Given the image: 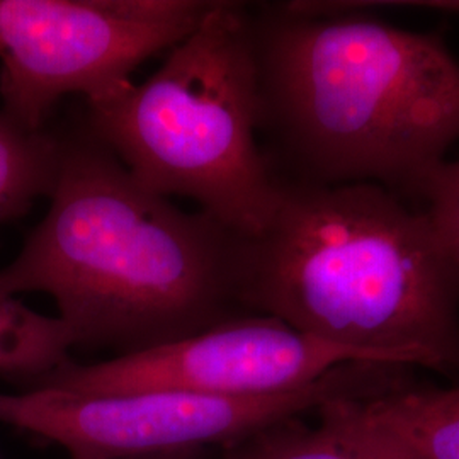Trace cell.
I'll return each instance as SVG.
<instances>
[{
  "label": "cell",
  "mask_w": 459,
  "mask_h": 459,
  "mask_svg": "<svg viewBox=\"0 0 459 459\" xmlns=\"http://www.w3.org/2000/svg\"><path fill=\"white\" fill-rule=\"evenodd\" d=\"M214 0H0L4 115L43 130L66 96L113 94L193 33Z\"/></svg>",
  "instance_id": "obj_6"
},
{
  "label": "cell",
  "mask_w": 459,
  "mask_h": 459,
  "mask_svg": "<svg viewBox=\"0 0 459 459\" xmlns=\"http://www.w3.org/2000/svg\"><path fill=\"white\" fill-rule=\"evenodd\" d=\"M242 237L150 191L87 132L64 140L49 208L0 293L48 295L75 349L142 352L250 315Z\"/></svg>",
  "instance_id": "obj_1"
},
{
  "label": "cell",
  "mask_w": 459,
  "mask_h": 459,
  "mask_svg": "<svg viewBox=\"0 0 459 459\" xmlns=\"http://www.w3.org/2000/svg\"><path fill=\"white\" fill-rule=\"evenodd\" d=\"M240 301L371 361L459 379V278L426 213L377 184L282 181L269 225L242 240Z\"/></svg>",
  "instance_id": "obj_3"
},
{
  "label": "cell",
  "mask_w": 459,
  "mask_h": 459,
  "mask_svg": "<svg viewBox=\"0 0 459 459\" xmlns=\"http://www.w3.org/2000/svg\"><path fill=\"white\" fill-rule=\"evenodd\" d=\"M368 398H335L313 411L265 427L220 449L221 459H419L394 432L377 424ZM310 415V413H308Z\"/></svg>",
  "instance_id": "obj_8"
},
{
  "label": "cell",
  "mask_w": 459,
  "mask_h": 459,
  "mask_svg": "<svg viewBox=\"0 0 459 459\" xmlns=\"http://www.w3.org/2000/svg\"><path fill=\"white\" fill-rule=\"evenodd\" d=\"M89 133L136 181L195 201L242 238L276 213L282 179L257 143L263 96L254 16L214 0L143 83L87 102Z\"/></svg>",
  "instance_id": "obj_4"
},
{
  "label": "cell",
  "mask_w": 459,
  "mask_h": 459,
  "mask_svg": "<svg viewBox=\"0 0 459 459\" xmlns=\"http://www.w3.org/2000/svg\"><path fill=\"white\" fill-rule=\"evenodd\" d=\"M371 361L269 315H242L196 335L106 361L66 362L33 388L72 394L252 398L308 386L347 362Z\"/></svg>",
  "instance_id": "obj_7"
},
{
  "label": "cell",
  "mask_w": 459,
  "mask_h": 459,
  "mask_svg": "<svg viewBox=\"0 0 459 459\" xmlns=\"http://www.w3.org/2000/svg\"><path fill=\"white\" fill-rule=\"evenodd\" d=\"M64 140L31 132L0 113V223L49 197L58 176Z\"/></svg>",
  "instance_id": "obj_11"
},
{
  "label": "cell",
  "mask_w": 459,
  "mask_h": 459,
  "mask_svg": "<svg viewBox=\"0 0 459 459\" xmlns=\"http://www.w3.org/2000/svg\"><path fill=\"white\" fill-rule=\"evenodd\" d=\"M263 130L307 184L422 196L459 142V60L441 38L351 2H286L254 17Z\"/></svg>",
  "instance_id": "obj_2"
},
{
  "label": "cell",
  "mask_w": 459,
  "mask_h": 459,
  "mask_svg": "<svg viewBox=\"0 0 459 459\" xmlns=\"http://www.w3.org/2000/svg\"><path fill=\"white\" fill-rule=\"evenodd\" d=\"M436 238L459 278V159L446 160L419 199Z\"/></svg>",
  "instance_id": "obj_12"
},
{
  "label": "cell",
  "mask_w": 459,
  "mask_h": 459,
  "mask_svg": "<svg viewBox=\"0 0 459 459\" xmlns=\"http://www.w3.org/2000/svg\"><path fill=\"white\" fill-rule=\"evenodd\" d=\"M75 349L60 316L36 312L16 296L0 293V375L26 390L64 366Z\"/></svg>",
  "instance_id": "obj_10"
},
{
  "label": "cell",
  "mask_w": 459,
  "mask_h": 459,
  "mask_svg": "<svg viewBox=\"0 0 459 459\" xmlns=\"http://www.w3.org/2000/svg\"><path fill=\"white\" fill-rule=\"evenodd\" d=\"M413 377L411 366L347 362L308 386L252 398L197 394H72L51 388L0 394V424L64 447L68 456H150L195 447L221 449L335 398H373Z\"/></svg>",
  "instance_id": "obj_5"
},
{
  "label": "cell",
  "mask_w": 459,
  "mask_h": 459,
  "mask_svg": "<svg viewBox=\"0 0 459 459\" xmlns=\"http://www.w3.org/2000/svg\"><path fill=\"white\" fill-rule=\"evenodd\" d=\"M369 417L419 459H459V379L449 386L411 381L364 400Z\"/></svg>",
  "instance_id": "obj_9"
},
{
  "label": "cell",
  "mask_w": 459,
  "mask_h": 459,
  "mask_svg": "<svg viewBox=\"0 0 459 459\" xmlns=\"http://www.w3.org/2000/svg\"><path fill=\"white\" fill-rule=\"evenodd\" d=\"M70 459H221L220 449L213 447H195L164 455H150V456H70Z\"/></svg>",
  "instance_id": "obj_13"
},
{
  "label": "cell",
  "mask_w": 459,
  "mask_h": 459,
  "mask_svg": "<svg viewBox=\"0 0 459 459\" xmlns=\"http://www.w3.org/2000/svg\"><path fill=\"white\" fill-rule=\"evenodd\" d=\"M394 5L403 7H419V9H430V11H443L459 14V2H392Z\"/></svg>",
  "instance_id": "obj_14"
}]
</instances>
